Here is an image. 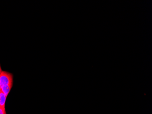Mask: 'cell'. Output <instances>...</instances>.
I'll return each mask as SVG.
<instances>
[{
  "label": "cell",
  "mask_w": 152,
  "mask_h": 114,
  "mask_svg": "<svg viewBox=\"0 0 152 114\" xmlns=\"http://www.w3.org/2000/svg\"><path fill=\"white\" fill-rule=\"evenodd\" d=\"M1 72H2V70H1V65H0V76H1Z\"/></svg>",
  "instance_id": "cell-5"
},
{
  "label": "cell",
  "mask_w": 152,
  "mask_h": 114,
  "mask_svg": "<svg viewBox=\"0 0 152 114\" xmlns=\"http://www.w3.org/2000/svg\"></svg>",
  "instance_id": "cell-6"
},
{
  "label": "cell",
  "mask_w": 152,
  "mask_h": 114,
  "mask_svg": "<svg viewBox=\"0 0 152 114\" xmlns=\"http://www.w3.org/2000/svg\"><path fill=\"white\" fill-rule=\"evenodd\" d=\"M13 85V75L10 73L2 71L0 76V90L6 85Z\"/></svg>",
  "instance_id": "cell-1"
},
{
  "label": "cell",
  "mask_w": 152,
  "mask_h": 114,
  "mask_svg": "<svg viewBox=\"0 0 152 114\" xmlns=\"http://www.w3.org/2000/svg\"><path fill=\"white\" fill-rule=\"evenodd\" d=\"M7 97L0 90V107L5 108V103Z\"/></svg>",
  "instance_id": "cell-2"
},
{
  "label": "cell",
  "mask_w": 152,
  "mask_h": 114,
  "mask_svg": "<svg viewBox=\"0 0 152 114\" xmlns=\"http://www.w3.org/2000/svg\"><path fill=\"white\" fill-rule=\"evenodd\" d=\"M0 114H7L5 108L0 107Z\"/></svg>",
  "instance_id": "cell-4"
},
{
  "label": "cell",
  "mask_w": 152,
  "mask_h": 114,
  "mask_svg": "<svg viewBox=\"0 0 152 114\" xmlns=\"http://www.w3.org/2000/svg\"><path fill=\"white\" fill-rule=\"evenodd\" d=\"M12 85H4L0 90L4 93V95L6 96L7 97L11 89H12Z\"/></svg>",
  "instance_id": "cell-3"
}]
</instances>
